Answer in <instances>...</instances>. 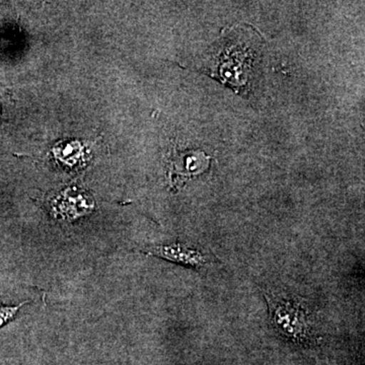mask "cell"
Masks as SVG:
<instances>
[{"label":"cell","instance_id":"1","mask_svg":"<svg viewBox=\"0 0 365 365\" xmlns=\"http://www.w3.org/2000/svg\"><path fill=\"white\" fill-rule=\"evenodd\" d=\"M271 319L281 335L295 343L306 344L314 339L311 314L294 299H275L269 302Z\"/></svg>","mask_w":365,"mask_h":365},{"label":"cell","instance_id":"2","mask_svg":"<svg viewBox=\"0 0 365 365\" xmlns=\"http://www.w3.org/2000/svg\"><path fill=\"white\" fill-rule=\"evenodd\" d=\"M148 255L160 257L173 263L181 264L192 268H202L216 259L213 255L194 248H189L182 244L163 245L150 247L143 250Z\"/></svg>","mask_w":365,"mask_h":365},{"label":"cell","instance_id":"3","mask_svg":"<svg viewBox=\"0 0 365 365\" xmlns=\"http://www.w3.org/2000/svg\"><path fill=\"white\" fill-rule=\"evenodd\" d=\"M208 163L209 158L199 151L174 155V158H170V184L174 189L180 188L192 178L205 172Z\"/></svg>","mask_w":365,"mask_h":365},{"label":"cell","instance_id":"4","mask_svg":"<svg viewBox=\"0 0 365 365\" xmlns=\"http://www.w3.org/2000/svg\"><path fill=\"white\" fill-rule=\"evenodd\" d=\"M26 302L14 307H0V327L4 326L9 321H11L16 316L18 312L20 311L21 307Z\"/></svg>","mask_w":365,"mask_h":365}]
</instances>
